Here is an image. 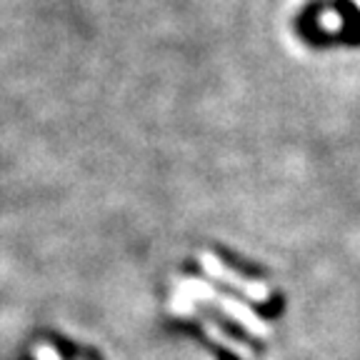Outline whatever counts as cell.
Here are the masks:
<instances>
[{"label":"cell","instance_id":"cell-1","mask_svg":"<svg viewBox=\"0 0 360 360\" xmlns=\"http://www.w3.org/2000/svg\"><path fill=\"white\" fill-rule=\"evenodd\" d=\"M188 288L195 292V298L205 300V303H210L213 308H218L220 313H225L228 318H233V321H236L240 328H245L248 333H253V335H258V338L270 335V328L265 326L263 318H260V315L255 313L248 303L233 298V295H225V292L213 290V288H208L205 283H198V281L188 283Z\"/></svg>","mask_w":360,"mask_h":360},{"label":"cell","instance_id":"cell-2","mask_svg":"<svg viewBox=\"0 0 360 360\" xmlns=\"http://www.w3.org/2000/svg\"><path fill=\"white\" fill-rule=\"evenodd\" d=\"M200 265L202 270L208 273L210 278H215V281L225 283V285L236 288L238 292H243L248 300H255V303H268L270 298V290L265 283L260 281H250V278L240 276V273H236L233 268H228V265L223 263V260L218 258V255L213 253H200Z\"/></svg>","mask_w":360,"mask_h":360},{"label":"cell","instance_id":"cell-3","mask_svg":"<svg viewBox=\"0 0 360 360\" xmlns=\"http://www.w3.org/2000/svg\"><path fill=\"white\" fill-rule=\"evenodd\" d=\"M202 328H205V333H208V338L213 340V343L223 345V348L231 350L233 355H238V358H243V360H250V358H253L250 348H248L245 343H240V340H236L233 335H228V333H225L223 328L218 326V323L205 321V318H202Z\"/></svg>","mask_w":360,"mask_h":360},{"label":"cell","instance_id":"cell-4","mask_svg":"<svg viewBox=\"0 0 360 360\" xmlns=\"http://www.w3.org/2000/svg\"><path fill=\"white\" fill-rule=\"evenodd\" d=\"M35 358L38 360H60V355L56 353L53 345H38V348H35Z\"/></svg>","mask_w":360,"mask_h":360}]
</instances>
